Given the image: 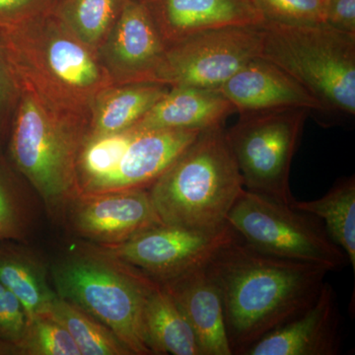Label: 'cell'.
Here are the masks:
<instances>
[{
  "mask_svg": "<svg viewBox=\"0 0 355 355\" xmlns=\"http://www.w3.org/2000/svg\"><path fill=\"white\" fill-rule=\"evenodd\" d=\"M0 44L22 89L62 113L90 120L96 98L114 85L97 51L49 11L0 33Z\"/></svg>",
  "mask_w": 355,
  "mask_h": 355,
  "instance_id": "obj_2",
  "label": "cell"
},
{
  "mask_svg": "<svg viewBox=\"0 0 355 355\" xmlns=\"http://www.w3.org/2000/svg\"><path fill=\"white\" fill-rule=\"evenodd\" d=\"M50 277V266L30 248L18 242H0V282L19 299L28 322L48 314L57 300Z\"/></svg>",
  "mask_w": 355,
  "mask_h": 355,
  "instance_id": "obj_19",
  "label": "cell"
},
{
  "mask_svg": "<svg viewBox=\"0 0 355 355\" xmlns=\"http://www.w3.org/2000/svg\"><path fill=\"white\" fill-rule=\"evenodd\" d=\"M342 345L338 296L324 282L314 304L261 338L245 355H338Z\"/></svg>",
  "mask_w": 355,
  "mask_h": 355,
  "instance_id": "obj_14",
  "label": "cell"
},
{
  "mask_svg": "<svg viewBox=\"0 0 355 355\" xmlns=\"http://www.w3.org/2000/svg\"><path fill=\"white\" fill-rule=\"evenodd\" d=\"M166 49L142 0H125L98 55L114 85L157 83Z\"/></svg>",
  "mask_w": 355,
  "mask_h": 355,
  "instance_id": "obj_12",
  "label": "cell"
},
{
  "mask_svg": "<svg viewBox=\"0 0 355 355\" xmlns=\"http://www.w3.org/2000/svg\"><path fill=\"white\" fill-rule=\"evenodd\" d=\"M144 330L147 347L153 354L202 355L183 311L155 279L146 294Z\"/></svg>",
  "mask_w": 355,
  "mask_h": 355,
  "instance_id": "obj_20",
  "label": "cell"
},
{
  "mask_svg": "<svg viewBox=\"0 0 355 355\" xmlns=\"http://www.w3.org/2000/svg\"><path fill=\"white\" fill-rule=\"evenodd\" d=\"M48 314L69 331L81 355H132L113 331L69 301L58 297Z\"/></svg>",
  "mask_w": 355,
  "mask_h": 355,
  "instance_id": "obj_24",
  "label": "cell"
},
{
  "mask_svg": "<svg viewBox=\"0 0 355 355\" xmlns=\"http://www.w3.org/2000/svg\"><path fill=\"white\" fill-rule=\"evenodd\" d=\"M310 113L297 107L242 112L225 130L247 191L284 205L295 200L289 184L291 163Z\"/></svg>",
  "mask_w": 355,
  "mask_h": 355,
  "instance_id": "obj_7",
  "label": "cell"
},
{
  "mask_svg": "<svg viewBox=\"0 0 355 355\" xmlns=\"http://www.w3.org/2000/svg\"><path fill=\"white\" fill-rule=\"evenodd\" d=\"M166 48L209 30L260 26L254 0H142Z\"/></svg>",
  "mask_w": 355,
  "mask_h": 355,
  "instance_id": "obj_13",
  "label": "cell"
},
{
  "mask_svg": "<svg viewBox=\"0 0 355 355\" xmlns=\"http://www.w3.org/2000/svg\"><path fill=\"white\" fill-rule=\"evenodd\" d=\"M58 296L110 329L132 355H151L144 309L153 279L97 247L77 251L50 266Z\"/></svg>",
  "mask_w": 355,
  "mask_h": 355,
  "instance_id": "obj_5",
  "label": "cell"
},
{
  "mask_svg": "<svg viewBox=\"0 0 355 355\" xmlns=\"http://www.w3.org/2000/svg\"><path fill=\"white\" fill-rule=\"evenodd\" d=\"M27 327L28 317L22 303L0 282V340L18 347Z\"/></svg>",
  "mask_w": 355,
  "mask_h": 355,
  "instance_id": "obj_29",
  "label": "cell"
},
{
  "mask_svg": "<svg viewBox=\"0 0 355 355\" xmlns=\"http://www.w3.org/2000/svg\"><path fill=\"white\" fill-rule=\"evenodd\" d=\"M324 23L355 36V0H327Z\"/></svg>",
  "mask_w": 355,
  "mask_h": 355,
  "instance_id": "obj_31",
  "label": "cell"
},
{
  "mask_svg": "<svg viewBox=\"0 0 355 355\" xmlns=\"http://www.w3.org/2000/svg\"><path fill=\"white\" fill-rule=\"evenodd\" d=\"M125 0H53L49 12L81 43L99 51Z\"/></svg>",
  "mask_w": 355,
  "mask_h": 355,
  "instance_id": "obj_23",
  "label": "cell"
},
{
  "mask_svg": "<svg viewBox=\"0 0 355 355\" xmlns=\"http://www.w3.org/2000/svg\"><path fill=\"white\" fill-rule=\"evenodd\" d=\"M137 132L114 171L91 193L148 189L190 146L200 130H137Z\"/></svg>",
  "mask_w": 355,
  "mask_h": 355,
  "instance_id": "obj_15",
  "label": "cell"
},
{
  "mask_svg": "<svg viewBox=\"0 0 355 355\" xmlns=\"http://www.w3.org/2000/svg\"><path fill=\"white\" fill-rule=\"evenodd\" d=\"M260 58L286 71L321 105L323 113L355 114V36L326 23L266 20Z\"/></svg>",
  "mask_w": 355,
  "mask_h": 355,
  "instance_id": "obj_6",
  "label": "cell"
},
{
  "mask_svg": "<svg viewBox=\"0 0 355 355\" xmlns=\"http://www.w3.org/2000/svg\"><path fill=\"white\" fill-rule=\"evenodd\" d=\"M221 299L232 355H245L270 331L314 304L328 268L254 249L236 233L207 261Z\"/></svg>",
  "mask_w": 355,
  "mask_h": 355,
  "instance_id": "obj_1",
  "label": "cell"
},
{
  "mask_svg": "<svg viewBox=\"0 0 355 355\" xmlns=\"http://www.w3.org/2000/svg\"><path fill=\"white\" fill-rule=\"evenodd\" d=\"M260 26L227 27L200 33L166 49L157 83L216 90L254 58H260Z\"/></svg>",
  "mask_w": 355,
  "mask_h": 355,
  "instance_id": "obj_9",
  "label": "cell"
},
{
  "mask_svg": "<svg viewBox=\"0 0 355 355\" xmlns=\"http://www.w3.org/2000/svg\"><path fill=\"white\" fill-rule=\"evenodd\" d=\"M18 349L19 355H81L69 331L49 314L28 322Z\"/></svg>",
  "mask_w": 355,
  "mask_h": 355,
  "instance_id": "obj_26",
  "label": "cell"
},
{
  "mask_svg": "<svg viewBox=\"0 0 355 355\" xmlns=\"http://www.w3.org/2000/svg\"><path fill=\"white\" fill-rule=\"evenodd\" d=\"M88 130V119L51 108L23 89L9 130V153L53 218L64 217L79 196L77 159Z\"/></svg>",
  "mask_w": 355,
  "mask_h": 355,
  "instance_id": "obj_4",
  "label": "cell"
},
{
  "mask_svg": "<svg viewBox=\"0 0 355 355\" xmlns=\"http://www.w3.org/2000/svg\"><path fill=\"white\" fill-rule=\"evenodd\" d=\"M207 261L162 280L190 323L202 355H232L224 326L221 299Z\"/></svg>",
  "mask_w": 355,
  "mask_h": 355,
  "instance_id": "obj_17",
  "label": "cell"
},
{
  "mask_svg": "<svg viewBox=\"0 0 355 355\" xmlns=\"http://www.w3.org/2000/svg\"><path fill=\"white\" fill-rule=\"evenodd\" d=\"M266 20L288 24L324 23L327 0H254Z\"/></svg>",
  "mask_w": 355,
  "mask_h": 355,
  "instance_id": "obj_27",
  "label": "cell"
},
{
  "mask_svg": "<svg viewBox=\"0 0 355 355\" xmlns=\"http://www.w3.org/2000/svg\"><path fill=\"white\" fill-rule=\"evenodd\" d=\"M235 235V231L227 223L216 230L161 223L120 244L96 247L153 279L162 282L205 263L217 248Z\"/></svg>",
  "mask_w": 355,
  "mask_h": 355,
  "instance_id": "obj_10",
  "label": "cell"
},
{
  "mask_svg": "<svg viewBox=\"0 0 355 355\" xmlns=\"http://www.w3.org/2000/svg\"><path fill=\"white\" fill-rule=\"evenodd\" d=\"M323 221L331 240L345 252L355 270V178H340L319 200L291 203Z\"/></svg>",
  "mask_w": 355,
  "mask_h": 355,
  "instance_id": "obj_22",
  "label": "cell"
},
{
  "mask_svg": "<svg viewBox=\"0 0 355 355\" xmlns=\"http://www.w3.org/2000/svg\"><path fill=\"white\" fill-rule=\"evenodd\" d=\"M0 355H19V350L12 343L0 340Z\"/></svg>",
  "mask_w": 355,
  "mask_h": 355,
  "instance_id": "obj_32",
  "label": "cell"
},
{
  "mask_svg": "<svg viewBox=\"0 0 355 355\" xmlns=\"http://www.w3.org/2000/svg\"><path fill=\"white\" fill-rule=\"evenodd\" d=\"M226 223L254 249L277 258L315 263L330 272L349 263L321 219L246 189Z\"/></svg>",
  "mask_w": 355,
  "mask_h": 355,
  "instance_id": "obj_8",
  "label": "cell"
},
{
  "mask_svg": "<svg viewBox=\"0 0 355 355\" xmlns=\"http://www.w3.org/2000/svg\"><path fill=\"white\" fill-rule=\"evenodd\" d=\"M158 83L113 85L96 98L87 135L121 132L132 127L168 92Z\"/></svg>",
  "mask_w": 355,
  "mask_h": 355,
  "instance_id": "obj_21",
  "label": "cell"
},
{
  "mask_svg": "<svg viewBox=\"0 0 355 355\" xmlns=\"http://www.w3.org/2000/svg\"><path fill=\"white\" fill-rule=\"evenodd\" d=\"M216 91L236 112L297 107L323 113L321 105L300 83L277 65L257 58Z\"/></svg>",
  "mask_w": 355,
  "mask_h": 355,
  "instance_id": "obj_16",
  "label": "cell"
},
{
  "mask_svg": "<svg viewBox=\"0 0 355 355\" xmlns=\"http://www.w3.org/2000/svg\"><path fill=\"white\" fill-rule=\"evenodd\" d=\"M33 224L32 200L0 162V242L25 243Z\"/></svg>",
  "mask_w": 355,
  "mask_h": 355,
  "instance_id": "obj_25",
  "label": "cell"
},
{
  "mask_svg": "<svg viewBox=\"0 0 355 355\" xmlns=\"http://www.w3.org/2000/svg\"><path fill=\"white\" fill-rule=\"evenodd\" d=\"M234 106L216 90L169 88L162 98L132 125L137 130H198L222 125Z\"/></svg>",
  "mask_w": 355,
  "mask_h": 355,
  "instance_id": "obj_18",
  "label": "cell"
},
{
  "mask_svg": "<svg viewBox=\"0 0 355 355\" xmlns=\"http://www.w3.org/2000/svg\"><path fill=\"white\" fill-rule=\"evenodd\" d=\"M64 217L74 234L96 246L120 244L163 223L148 189L79 195L69 203Z\"/></svg>",
  "mask_w": 355,
  "mask_h": 355,
  "instance_id": "obj_11",
  "label": "cell"
},
{
  "mask_svg": "<svg viewBox=\"0 0 355 355\" xmlns=\"http://www.w3.org/2000/svg\"><path fill=\"white\" fill-rule=\"evenodd\" d=\"M53 0H0V33L48 12Z\"/></svg>",
  "mask_w": 355,
  "mask_h": 355,
  "instance_id": "obj_30",
  "label": "cell"
},
{
  "mask_svg": "<svg viewBox=\"0 0 355 355\" xmlns=\"http://www.w3.org/2000/svg\"><path fill=\"white\" fill-rule=\"evenodd\" d=\"M22 90L19 79L0 44V144L8 137Z\"/></svg>",
  "mask_w": 355,
  "mask_h": 355,
  "instance_id": "obj_28",
  "label": "cell"
},
{
  "mask_svg": "<svg viewBox=\"0 0 355 355\" xmlns=\"http://www.w3.org/2000/svg\"><path fill=\"white\" fill-rule=\"evenodd\" d=\"M244 190L223 123L200 130L148 188L163 223L200 230L223 227Z\"/></svg>",
  "mask_w": 355,
  "mask_h": 355,
  "instance_id": "obj_3",
  "label": "cell"
}]
</instances>
